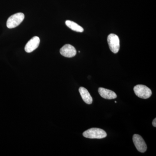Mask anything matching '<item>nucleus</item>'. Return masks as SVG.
Returning <instances> with one entry per match:
<instances>
[{"label": "nucleus", "mask_w": 156, "mask_h": 156, "mask_svg": "<svg viewBox=\"0 0 156 156\" xmlns=\"http://www.w3.org/2000/svg\"><path fill=\"white\" fill-rule=\"evenodd\" d=\"M133 141L136 149L141 153L145 152L147 149V146L143 138L138 134H135L133 136Z\"/></svg>", "instance_id": "5"}, {"label": "nucleus", "mask_w": 156, "mask_h": 156, "mask_svg": "<svg viewBox=\"0 0 156 156\" xmlns=\"http://www.w3.org/2000/svg\"><path fill=\"white\" fill-rule=\"evenodd\" d=\"M79 92L85 103L89 105L91 104L92 103L93 100L92 96L87 89L84 87H80L79 89Z\"/></svg>", "instance_id": "9"}, {"label": "nucleus", "mask_w": 156, "mask_h": 156, "mask_svg": "<svg viewBox=\"0 0 156 156\" xmlns=\"http://www.w3.org/2000/svg\"><path fill=\"white\" fill-rule=\"evenodd\" d=\"M134 91L137 97L147 99L152 95V91L150 89L143 85H137L134 87Z\"/></svg>", "instance_id": "2"}, {"label": "nucleus", "mask_w": 156, "mask_h": 156, "mask_svg": "<svg viewBox=\"0 0 156 156\" xmlns=\"http://www.w3.org/2000/svg\"><path fill=\"white\" fill-rule=\"evenodd\" d=\"M152 125L154 127H156V119H154L152 122Z\"/></svg>", "instance_id": "11"}, {"label": "nucleus", "mask_w": 156, "mask_h": 156, "mask_svg": "<svg viewBox=\"0 0 156 156\" xmlns=\"http://www.w3.org/2000/svg\"><path fill=\"white\" fill-rule=\"evenodd\" d=\"M108 43L110 50L114 53H118L120 49V40L115 34H110L107 38Z\"/></svg>", "instance_id": "4"}, {"label": "nucleus", "mask_w": 156, "mask_h": 156, "mask_svg": "<svg viewBox=\"0 0 156 156\" xmlns=\"http://www.w3.org/2000/svg\"><path fill=\"white\" fill-rule=\"evenodd\" d=\"M24 19V15L22 13H18L11 15L8 18L7 21L8 28H15L19 26Z\"/></svg>", "instance_id": "3"}, {"label": "nucleus", "mask_w": 156, "mask_h": 156, "mask_svg": "<svg viewBox=\"0 0 156 156\" xmlns=\"http://www.w3.org/2000/svg\"><path fill=\"white\" fill-rule=\"evenodd\" d=\"M98 92L101 96L106 99H112L116 98L117 96L113 91L104 88H99Z\"/></svg>", "instance_id": "8"}, {"label": "nucleus", "mask_w": 156, "mask_h": 156, "mask_svg": "<svg viewBox=\"0 0 156 156\" xmlns=\"http://www.w3.org/2000/svg\"><path fill=\"white\" fill-rule=\"evenodd\" d=\"M83 136L90 139H102L106 137L107 133L100 128H92L84 132Z\"/></svg>", "instance_id": "1"}, {"label": "nucleus", "mask_w": 156, "mask_h": 156, "mask_svg": "<svg viewBox=\"0 0 156 156\" xmlns=\"http://www.w3.org/2000/svg\"><path fill=\"white\" fill-rule=\"evenodd\" d=\"M66 24L68 27H69L72 30L77 32H83L84 31V29L79 25L77 23L71 21V20H67L66 21Z\"/></svg>", "instance_id": "10"}, {"label": "nucleus", "mask_w": 156, "mask_h": 156, "mask_svg": "<svg viewBox=\"0 0 156 156\" xmlns=\"http://www.w3.org/2000/svg\"><path fill=\"white\" fill-rule=\"evenodd\" d=\"M39 37L35 36L30 39L25 45V50L27 53H30L38 48L40 44Z\"/></svg>", "instance_id": "7"}, {"label": "nucleus", "mask_w": 156, "mask_h": 156, "mask_svg": "<svg viewBox=\"0 0 156 156\" xmlns=\"http://www.w3.org/2000/svg\"><path fill=\"white\" fill-rule=\"evenodd\" d=\"M60 53L64 57L71 58L76 56V50L72 45L66 44L60 49Z\"/></svg>", "instance_id": "6"}, {"label": "nucleus", "mask_w": 156, "mask_h": 156, "mask_svg": "<svg viewBox=\"0 0 156 156\" xmlns=\"http://www.w3.org/2000/svg\"><path fill=\"white\" fill-rule=\"evenodd\" d=\"M115 103H117V101H115Z\"/></svg>", "instance_id": "12"}]
</instances>
